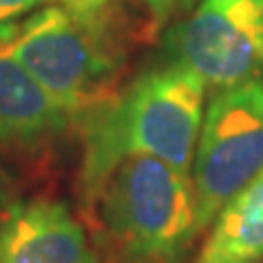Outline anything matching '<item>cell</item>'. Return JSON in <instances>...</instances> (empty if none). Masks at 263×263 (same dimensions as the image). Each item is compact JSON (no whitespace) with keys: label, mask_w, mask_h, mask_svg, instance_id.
I'll list each match as a JSON object with an SVG mask.
<instances>
[{"label":"cell","mask_w":263,"mask_h":263,"mask_svg":"<svg viewBox=\"0 0 263 263\" xmlns=\"http://www.w3.org/2000/svg\"><path fill=\"white\" fill-rule=\"evenodd\" d=\"M263 171V81L233 86L213 97L191 164L195 233Z\"/></svg>","instance_id":"obj_4"},{"label":"cell","mask_w":263,"mask_h":263,"mask_svg":"<svg viewBox=\"0 0 263 263\" xmlns=\"http://www.w3.org/2000/svg\"><path fill=\"white\" fill-rule=\"evenodd\" d=\"M81 200L108 263H182L195 241L191 178L147 154L81 164Z\"/></svg>","instance_id":"obj_1"},{"label":"cell","mask_w":263,"mask_h":263,"mask_svg":"<svg viewBox=\"0 0 263 263\" xmlns=\"http://www.w3.org/2000/svg\"><path fill=\"white\" fill-rule=\"evenodd\" d=\"M206 81L174 62L136 77L121 95L81 117L84 164L147 154L191 178Z\"/></svg>","instance_id":"obj_2"},{"label":"cell","mask_w":263,"mask_h":263,"mask_svg":"<svg viewBox=\"0 0 263 263\" xmlns=\"http://www.w3.org/2000/svg\"><path fill=\"white\" fill-rule=\"evenodd\" d=\"M66 123L70 114L0 46V143L33 145L55 136Z\"/></svg>","instance_id":"obj_7"},{"label":"cell","mask_w":263,"mask_h":263,"mask_svg":"<svg viewBox=\"0 0 263 263\" xmlns=\"http://www.w3.org/2000/svg\"><path fill=\"white\" fill-rule=\"evenodd\" d=\"M0 263H101L86 230L53 200L18 202L0 221Z\"/></svg>","instance_id":"obj_6"},{"label":"cell","mask_w":263,"mask_h":263,"mask_svg":"<svg viewBox=\"0 0 263 263\" xmlns=\"http://www.w3.org/2000/svg\"><path fill=\"white\" fill-rule=\"evenodd\" d=\"M193 3L195 0H143V5L149 11L154 24H158V27L169 22L171 18H176L178 13L186 11Z\"/></svg>","instance_id":"obj_10"},{"label":"cell","mask_w":263,"mask_h":263,"mask_svg":"<svg viewBox=\"0 0 263 263\" xmlns=\"http://www.w3.org/2000/svg\"><path fill=\"white\" fill-rule=\"evenodd\" d=\"M169 48L206 86L226 90L263 81V0H202Z\"/></svg>","instance_id":"obj_5"},{"label":"cell","mask_w":263,"mask_h":263,"mask_svg":"<svg viewBox=\"0 0 263 263\" xmlns=\"http://www.w3.org/2000/svg\"><path fill=\"white\" fill-rule=\"evenodd\" d=\"M263 261V171L221 206L193 263Z\"/></svg>","instance_id":"obj_8"},{"label":"cell","mask_w":263,"mask_h":263,"mask_svg":"<svg viewBox=\"0 0 263 263\" xmlns=\"http://www.w3.org/2000/svg\"><path fill=\"white\" fill-rule=\"evenodd\" d=\"M9 197H11V184H9V178L5 176V171L0 169V211H3L7 204H9Z\"/></svg>","instance_id":"obj_12"},{"label":"cell","mask_w":263,"mask_h":263,"mask_svg":"<svg viewBox=\"0 0 263 263\" xmlns=\"http://www.w3.org/2000/svg\"><path fill=\"white\" fill-rule=\"evenodd\" d=\"M40 3L42 0H0V46L15 35L18 27Z\"/></svg>","instance_id":"obj_9"},{"label":"cell","mask_w":263,"mask_h":263,"mask_svg":"<svg viewBox=\"0 0 263 263\" xmlns=\"http://www.w3.org/2000/svg\"><path fill=\"white\" fill-rule=\"evenodd\" d=\"M53 3L66 7V9L81 13V15H95V18H103L108 7L114 0H53Z\"/></svg>","instance_id":"obj_11"},{"label":"cell","mask_w":263,"mask_h":263,"mask_svg":"<svg viewBox=\"0 0 263 263\" xmlns=\"http://www.w3.org/2000/svg\"><path fill=\"white\" fill-rule=\"evenodd\" d=\"M70 119H81L117 97L121 51L103 18L48 7L24 20L3 44Z\"/></svg>","instance_id":"obj_3"}]
</instances>
